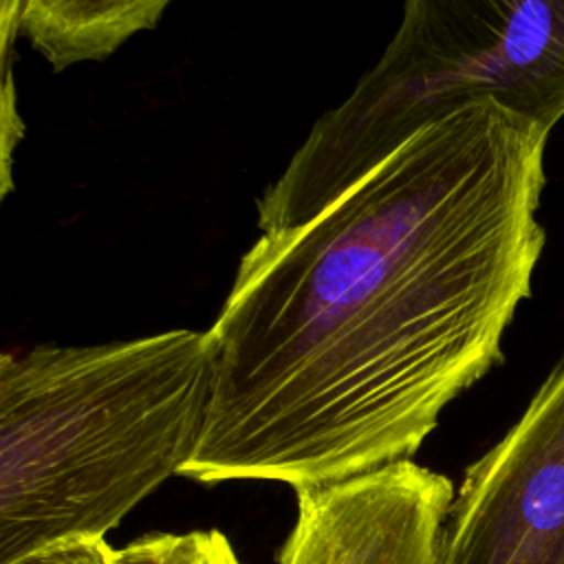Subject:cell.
<instances>
[{
  "mask_svg": "<svg viewBox=\"0 0 564 564\" xmlns=\"http://www.w3.org/2000/svg\"><path fill=\"white\" fill-rule=\"evenodd\" d=\"M546 137L471 101L262 234L207 328L212 401L181 476L297 491L412 460L531 295Z\"/></svg>",
  "mask_w": 564,
  "mask_h": 564,
  "instance_id": "6da1fadb",
  "label": "cell"
},
{
  "mask_svg": "<svg viewBox=\"0 0 564 564\" xmlns=\"http://www.w3.org/2000/svg\"><path fill=\"white\" fill-rule=\"evenodd\" d=\"M214 383L207 330L0 357V564L106 538L192 458Z\"/></svg>",
  "mask_w": 564,
  "mask_h": 564,
  "instance_id": "7a4b0ae2",
  "label": "cell"
},
{
  "mask_svg": "<svg viewBox=\"0 0 564 564\" xmlns=\"http://www.w3.org/2000/svg\"><path fill=\"white\" fill-rule=\"evenodd\" d=\"M482 99L544 132L564 119V0H403L377 64L258 198V229L313 218L423 126Z\"/></svg>",
  "mask_w": 564,
  "mask_h": 564,
  "instance_id": "3957f363",
  "label": "cell"
},
{
  "mask_svg": "<svg viewBox=\"0 0 564 564\" xmlns=\"http://www.w3.org/2000/svg\"><path fill=\"white\" fill-rule=\"evenodd\" d=\"M434 564H564V359L465 471Z\"/></svg>",
  "mask_w": 564,
  "mask_h": 564,
  "instance_id": "277c9868",
  "label": "cell"
},
{
  "mask_svg": "<svg viewBox=\"0 0 564 564\" xmlns=\"http://www.w3.org/2000/svg\"><path fill=\"white\" fill-rule=\"evenodd\" d=\"M454 494L414 460L302 487L278 564H434Z\"/></svg>",
  "mask_w": 564,
  "mask_h": 564,
  "instance_id": "5b68a950",
  "label": "cell"
},
{
  "mask_svg": "<svg viewBox=\"0 0 564 564\" xmlns=\"http://www.w3.org/2000/svg\"><path fill=\"white\" fill-rule=\"evenodd\" d=\"M172 0H2V51L9 70L22 33L55 68L97 62L134 33L152 29ZM7 75V73H4Z\"/></svg>",
  "mask_w": 564,
  "mask_h": 564,
  "instance_id": "8992f818",
  "label": "cell"
},
{
  "mask_svg": "<svg viewBox=\"0 0 564 564\" xmlns=\"http://www.w3.org/2000/svg\"><path fill=\"white\" fill-rule=\"evenodd\" d=\"M115 564H242L218 529L148 533L115 549Z\"/></svg>",
  "mask_w": 564,
  "mask_h": 564,
  "instance_id": "52a82bcc",
  "label": "cell"
},
{
  "mask_svg": "<svg viewBox=\"0 0 564 564\" xmlns=\"http://www.w3.org/2000/svg\"><path fill=\"white\" fill-rule=\"evenodd\" d=\"M9 564H115V549L106 538H77L37 549Z\"/></svg>",
  "mask_w": 564,
  "mask_h": 564,
  "instance_id": "ba28073f",
  "label": "cell"
}]
</instances>
